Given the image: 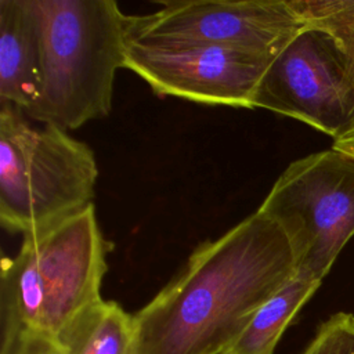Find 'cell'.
I'll return each instance as SVG.
<instances>
[{"instance_id": "cell-15", "label": "cell", "mask_w": 354, "mask_h": 354, "mask_svg": "<svg viewBox=\"0 0 354 354\" xmlns=\"http://www.w3.org/2000/svg\"><path fill=\"white\" fill-rule=\"evenodd\" d=\"M224 354H230V353H224Z\"/></svg>"}, {"instance_id": "cell-1", "label": "cell", "mask_w": 354, "mask_h": 354, "mask_svg": "<svg viewBox=\"0 0 354 354\" xmlns=\"http://www.w3.org/2000/svg\"><path fill=\"white\" fill-rule=\"evenodd\" d=\"M296 272L282 228L256 210L202 242L134 314L138 354H224Z\"/></svg>"}, {"instance_id": "cell-6", "label": "cell", "mask_w": 354, "mask_h": 354, "mask_svg": "<svg viewBox=\"0 0 354 354\" xmlns=\"http://www.w3.org/2000/svg\"><path fill=\"white\" fill-rule=\"evenodd\" d=\"M127 15L126 39L145 44H199L275 55L306 28L289 0H166Z\"/></svg>"}, {"instance_id": "cell-13", "label": "cell", "mask_w": 354, "mask_h": 354, "mask_svg": "<svg viewBox=\"0 0 354 354\" xmlns=\"http://www.w3.org/2000/svg\"><path fill=\"white\" fill-rule=\"evenodd\" d=\"M301 354H354V315L333 314L319 325Z\"/></svg>"}, {"instance_id": "cell-2", "label": "cell", "mask_w": 354, "mask_h": 354, "mask_svg": "<svg viewBox=\"0 0 354 354\" xmlns=\"http://www.w3.org/2000/svg\"><path fill=\"white\" fill-rule=\"evenodd\" d=\"M40 36V83L26 118L75 130L109 115L124 68L126 18L115 0H30Z\"/></svg>"}, {"instance_id": "cell-9", "label": "cell", "mask_w": 354, "mask_h": 354, "mask_svg": "<svg viewBox=\"0 0 354 354\" xmlns=\"http://www.w3.org/2000/svg\"><path fill=\"white\" fill-rule=\"evenodd\" d=\"M40 83V36L30 0H0V105L25 112Z\"/></svg>"}, {"instance_id": "cell-4", "label": "cell", "mask_w": 354, "mask_h": 354, "mask_svg": "<svg viewBox=\"0 0 354 354\" xmlns=\"http://www.w3.org/2000/svg\"><path fill=\"white\" fill-rule=\"evenodd\" d=\"M97 178L87 144L0 105V223L8 234L25 236L84 210Z\"/></svg>"}, {"instance_id": "cell-10", "label": "cell", "mask_w": 354, "mask_h": 354, "mask_svg": "<svg viewBox=\"0 0 354 354\" xmlns=\"http://www.w3.org/2000/svg\"><path fill=\"white\" fill-rule=\"evenodd\" d=\"M55 342L61 354H138L134 314L104 299L76 314Z\"/></svg>"}, {"instance_id": "cell-12", "label": "cell", "mask_w": 354, "mask_h": 354, "mask_svg": "<svg viewBox=\"0 0 354 354\" xmlns=\"http://www.w3.org/2000/svg\"><path fill=\"white\" fill-rule=\"evenodd\" d=\"M289 4L306 26L330 39L354 87V0H289Z\"/></svg>"}, {"instance_id": "cell-7", "label": "cell", "mask_w": 354, "mask_h": 354, "mask_svg": "<svg viewBox=\"0 0 354 354\" xmlns=\"http://www.w3.org/2000/svg\"><path fill=\"white\" fill-rule=\"evenodd\" d=\"M300 120L336 138L354 120V87L344 64L321 30L306 26L263 73L253 109Z\"/></svg>"}, {"instance_id": "cell-3", "label": "cell", "mask_w": 354, "mask_h": 354, "mask_svg": "<svg viewBox=\"0 0 354 354\" xmlns=\"http://www.w3.org/2000/svg\"><path fill=\"white\" fill-rule=\"evenodd\" d=\"M111 248L94 205L25 235L17 254L1 261L0 336L55 339L76 314L102 299Z\"/></svg>"}, {"instance_id": "cell-8", "label": "cell", "mask_w": 354, "mask_h": 354, "mask_svg": "<svg viewBox=\"0 0 354 354\" xmlns=\"http://www.w3.org/2000/svg\"><path fill=\"white\" fill-rule=\"evenodd\" d=\"M274 55L218 46H160L127 40L124 68L158 95L253 109L259 82Z\"/></svg>"}, {"instance_id": "cell-11", "label": "cell", "mask_w": 354, "mask_h": 354, "mask_svg": "<svg viewBox=\"0 0 354 354\" xmlns=\"http://www.w3.org/2000/svg\"><path fill=\"white\" fill-rule=\"evenodd\" d=\"M319 285L321 281L296 271L259 308L242 336L227 353L272 354L288 325Z\"/></svg>"}, {"instance_id": "cell-14", "label": "cell", "mask_w": 354, "mask_h": 354, "mask_svg": "<svg viewBox=\"0 0 354 354\" xmlns=\"http://www.w3.org/2000/svg\"><path fill=\"white\" fill-rule=\"evenodd\" d=\"M0 354H61V350L55 339L32 333H11L0 336Z\"/></svg>"}, {"instance_id": "cell-5", "label": "cell", "mask_w": 354, "mask_h": 354, "mask_svg": "<svg viewBox=\"0 0 354 354\" xmlns=\"http://www.w3.org/2000/svg\"><path fill=\"white\" fill-rule=\"evenodd\" d=\"M259 210L285 232L296 271L322 282L354 235V158L329 148L292 162Z\"/></svg>"}]
</instances>
